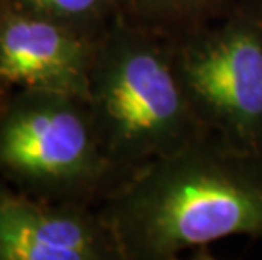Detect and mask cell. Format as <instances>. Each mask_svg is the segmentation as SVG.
Listing matches in <instances>:
<instances>
[{
  "label": "cell",
  "mask_w": 262,
  "mask_h": 260,
  "mask_svg": "<svg viewBox=\"0 0 262 260\" xmlns=\"http://www.w3.org/2000/svg\"><path fill=\"white\" fill-rule=\"evenodd\" d=\"M98 209L122 260H174L230 237L262 242V159L208 134L144 164Z\"/></svg>",
  "instance_id": "6da1fadb"
},
{
  "label": "cell",
  "mask_w": 262,
  "mask_h": 260,
  "mask_svg": "<svg viewBox=\"0 0 262 260\" xmlns=\"http://www.w3.org/2000/svg\"><path fill=\"white\" fill-rule=\"evenodd\" d=\"M86 100L105 154L130 173L210 134L186 100L168 41L120 15L97 41Z\"/></svg>",
  "instance_id": "7a4b0ae2"
},
{
  "label": "cell",
  "mask_w": 262,
  "mask_h": 260,
  "mask_svg": "<svg viewBox=\"0 0 262 260\" xmlns=\"http://www.w3.org/2000/svg\"><path fill=\"white\" fill-rule=\"evenodd\" d=\"M130 174L105 154L86 98L20 88L0 103V181L12 190L98 208Z\"/></svg>",
  "instance_id": "3957f363"
},
{
  "label": "cell",
  "mask_w": 262,
  "mask_h": 260,
  "mask_svg": "<svg viewBox=\"0 0 262 260\" xmlns=\"http://www.w3.org/2000/svg\"><path fill=\"white\" fill-rule=\"evenodd\" d=\"M193 113L210 134L262 159V0L168 42Z\"/></svg>",
  "instance_id": "277c9868"
},
{
  "label": "cell",
  "mask_w": 262,
  "mask_h": 260,
  "mask_svg": "<svg viewBox=\"0 0 262 260\" xmlns=\"http://www.w3.org/2000/svg\"><path fill=\"white\" fill-rule=\"evenodd\" d=\"M97 41L0 2V103L20 88L88 98Z\"/></svg>",
  "instance_id": "5b68a950"
},
{
  "label": "cell",
  "mask_w": 262,
  "mask_h": 260,
  "mask_svg": "<svg viewBox=\"0 0 262 260\" xmlns=\"http://www.w3.org/2000/svg\"><path fill=\"white\" fill-rule=\"evenodd\" d=\"M0 260H122L97 206L31 198L0 181Z\"/></svg>",
  "instance_id": "8992f818"
},
{
  "label": "cell",
  "mask_w": 262,
  "mask_h": 260,
  "mask_svg": "<svg viewBox=\"0 0 262 260\" xmlns=\"http://www.w3.org/2000/svg\"><path fill=\"white\" fill-rule=\"evenodd\" d=\"M235 2L237 0H117V7L122 19L171 42L224 17Z\"/></svg>",
  "instance_id": "52a82bcc"
},
{
  "label": "cell",
  "mask_w": 262,
  "mask_h": 260,
  "mask_svg": "<svg viewBox=\"0 0 262 260\" xmlns=\"http://www.w3.org/2000/svg\"><path fill=\"white\" fill-rule=\"evenodd\" d=\"M24 12L41 15L98 41L119 17L117 0H0Z\"/></svg>",
  "instance_id": "ba28073f"
}]
</instances>
